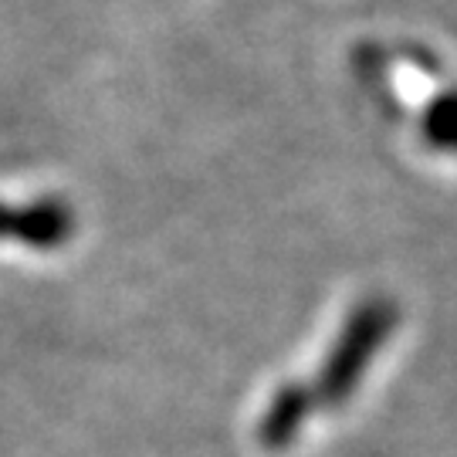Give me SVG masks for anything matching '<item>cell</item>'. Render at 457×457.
<instances>
[{
  "mask_svg": "<svg viewBox=\"0 0 457 457\" xmlns=\"http://www.w3.org/2000/svg\"><path fill=\"white\" fill-rule=\"evenodd\" d=\"M424 139L434 149L457 156V88L430 102L424 115Z\"/></svg>",
  "mask_w": 457,
  "mask_h": 457,
  "instance_id": "cell-1",
  "label": "cell"
}]
</instances>
